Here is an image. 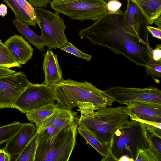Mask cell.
<instances>
[{"label": "cell", "instance_id": "28", "mask_svg": "<svg viewBox=\"0 0 161 161\" xmlns=\"http://www.w3.org/2000/svg\"><path fill=\"white\" fill-rule=\"evenodd\" d=\"M61 129L52 126H47L38 131L39 137L49 139L55 135Z\"/></svg>", "mask_w": 161, "mask_h": 161}, {"label": "cell", "instance_id": "12", "mask_svg": "<svg viewBox=\"0 0 161 161\" xmlns=\"http://www.w3.org/2000/svg\"><path fill=\"white\" fill-rule=\"evenodd\" d=\"M37 132L35 125L28 123H22L17 132L6 142L4 148L11 156V160L21 153Z\"/></svg>", "mask_w": 161, "mask_h": 161}, {"label": "cell", "instance_id": "19", "mask_svg": "<svg viewBox=\"0 0 161 161\" xmlns=\"http://www.w3.org/2000/svg\"><path fill=\"white\" fill-rule=\"evenodd\" d=\"M56 107L55 104L42 106L26 114V117L30 122L35 124L39 131L43 122L53 113Z\"/></svg>", "mask_w": 161, "mask_h": 161}, {"label": "cell", "instance_id": "37", "mask_svg": "<svg viewBox=\"0 0 161 161\" xmlns=\"http://www.w3.org/2000/svg\"><path fill=\"white\" fill-rule=\"evenodd\" d=\"M118 161H135L132 158H130L128 156L124 155L121 156L118 159Z\"/></svg>", "mask_w": 161, "mask_h": 161}, {"label": "cell", "instance_id": "10", "mask_svg": "<svg viewBox=\"0 0 161 161\" xmlns=\"http://www.w3.org/2000/svg\"><path fill=\"white\" fill-rule=\"evenodd\" d=\"M30 83L23 72L0 76V109L12 108L17 97Z\"/></svg>", "mask_w": 161, "mask_h": 161}, {"label": "cell", "instance_id": "32", "mask_svg": "<svg viewBox=\"0 0 161 161\" xmlns=\"http://www.w3.org/2000/svg\"><path fill=\"white\" fill-rule=\"evenodd\" d=\"M156 48L152 49V60L156 61H161V44H158Z\"/></svg>", "mask_w": 161, "mask_h": 161}, {"label": "cell", "instance_id": "13", "mask_svg": "<svg viewBox=\"0 0 161 161\" xmlns=\"http://www.w3.org/2000/svg\"><path fill=\"white\" fill-rule=\"evenodd\" d=\"M126 112L129 117L161 122V104L156 103L135 101L126 103Z\"/></svg>", "mask_w": 161, "mask_h": 161}, {"label": "cell", "instance_id": "11", "mask_svg": "<svg viewBox=\"0 0 161 161\" xmlns=\"http://www.w3.org/2000/svg\"><path fill=\"white\" fill-rule=\"evenodd\" d=\"M123 24L127 32L149 41V32L147 26L150 25L137 5L132 0H127L126 8L123 13Z\"/></svg>", "mask_w": 161, "mask_h": 161}, {"label": "cell", "instance_id": "33", "mask_svg": "<svg viewBox=\"0 0 161 161\" xmlns=\"http://www.w3.org/2000/svg\"><path fill=\"white\" fill-rule=\"evenodd\" d=\"M147 28L153 37L161 39V29L154 27L149 25L147 26Z\"/></svg>", "mask_w": 161, "mask_h": 161}, {"label": "cell", "instance_id": "2", "mask_svg": "<svg viewBox=\"0 0 161 161\" xmlns=\"http://www.w3.org/2000/svg\"><path fill=\"white\" fill-rule=\"evenodd\" d=\"M77 126L90 133L110 149L116 131L129 123L126 106L106 107L97 109L89 102H78Z\"/></svg>", "mask_w": 161, "mask_h": 161}, {"label": "cell", "instance_id": "38", "mask_svg": "<svg viewBox=\"0 0 161 161\" xmlns=\"http://www.w3.org/2000/svg\"><path fill=\"white\" fill-rule=\"evenodd\" d=\"M153 23L158 26V28L161 29V16L156 19Z\"/></svg>", "mask_w": 161, "mask_h": 161}, {"label": "cell", "instance_id": "7", "mask_svg": "<svg viewBox=\"0 0 161 161\" xmlns=\"http://www.w3.org/2000/svg\"><path fill=\"white\" fill-rule=\"evenodd\" d=\"M104 0H53L49 3L55 12L82 22L95 21L106 12Z\"/></svg>", "mask_w": 161, "mask_h": 161}, {"label": "cell", "instance_id": "23", "mask_svg": "<svg viewBox=\"0 0 161 161\" xmlns=\"http://www.w3.org/2000/svg\"><path fill=\"white\" fill-rule=\"evenodd\" d=\"M22 123L16 121L0 127V145L7 142L17 132Z\"/></svg>", "mask_w": 161, "mask_h": 161}, {"label": "cell", "instance_id": "4", "mask_svg": "<svg viewBox=\"0 0 161 161\" xmlns=\"http://www.w3.org/2000/svg\"><path fill=\"white\" fill-rule=\"evenodd\" d=\"M150 147V140L146 127L133 120L118 129L113 136L110 150L118 161L126 155L135 160L138 151Z\"/></svg>", "mask_w": 161, "mask_h": 161}, {"label": "cell", "instance_id": "39", "mask_svg": "<svg viewBox=\"0 0 161 161\" xmlns=\"http://www.w3.org/2000/svg\"><path fill=\"white\" fill-rule=\"evenodd\" d=\"M2 43L1 40L0 39V43Z\"/></svg>", "mask_w": 161, "mask_h": 161}, {"label": "cell", "instance_id": "18", "mask_svg": "<svg viewBox=\"0 0 161 161\" xmlns=\"http://www.w3.org/2000/svg\"><path fill=\"white\" fill-rule=\"evenodd\" d=\"M77 131L102 156L101 161H107L111 154L108 147L92 134L78 126Z\"/></svg>", "mask_w": 161, "mask_h": 161}, {"label": "cell", "instance_id": "25", "mask_svg": "<svg viewBox=\"0 0 161 161\" xmlns=\"http://www.w3.org/2000/svg\"><path fill=\"white\" fill-rule=\"evenodd\" d=\"M146 75H149L152 78L161 77V61H156L149 59L144 67Z\"/></svg>", "mask_w": 161, "mask_h": 161}, {"label": "cell", "instance_id": "20", "mask_svg": "<svg viewBox=\"0 0 161 161\" xmlns=\"http://www.w3.org/2000/svg\"><path fill=\"white\" fill-rule=\"evenodd\" d=\"M13 23L18 31L23 35L40 52L44 49L45 45L41 37L36 34L25 23L17 19L13 21Z\"/></svg>", "mask_w": 161, "mask_h": 161}, {"label": "cell", "instance_id": "8", "mask_svg": "<svg viewBox=\"0 0 161 161\" xmlns=\"http://www.w3.org/2000/svg\"><path fill=\"white\" fill-rule=\"evenodd\" d=\"M56 98L52 86L30 83L13 103L12 108L26 114L42 106L55 104Z\"/></svg>", "mask_w": 161, "mask_h": 161}, {"label": "cell", "instance_id": "17", "mask_svg": "<svg viewBox=\"0 0 161 161\" xmlns=\"http://www.w3.org/2000/svg\"><path fill=\"white\" fill-rule=\"evenodd\" d=\"M137 5L149 25L161 15V0H132Z\"/></svg>", "mask_w": 161, "mask_h": 161}, {"label": "cell", "instance_id": "31", "mask_svg": "<svg viewBox=\"0 0 161 161\" xmlns=\"http://www.w3.org/2000/svg\"><path fill=\"white\" fill-rule=\"evenodd\" d=\"M34 7L44 8L53 0H27Z\"/></svg>", "mask_w": 161, "mask_h": 161}, {"label": "cell", "instance_id": "24", "mask_svg": "<svg viewBox=\"0 0 161 161\" xmlns=\"http://www.w3.org/2000/svg\"><path fill=\"white\" fill-rule=\"evenodd\" d=\"M21 66L14 60L4 44L0 43V67L10 68Z\"/></svg>", "mask_w": 161, "mask_h": 161}, {"label": "cell", "instance_id": "3", "mask_svg": "<svg viewBox=\"0 0 161 161\" xmlns=\"http://www.w3.org/2000/svg\"><path fill=\"white\" fill-rule=\"evenodd\" d=\"M58 108L69 110L78 102H89L97 109L112 105L114 101L104 91L86 81L81 82L69 78L52 86Z\"/></svg>", "mask_w": 161, "mask_h": 161}, {"label": "cell", "instance_id": "29", "mask_svg": "<svg viewBox=\"0 0 161 161\" xmlns=\"http://www.w3.org/2000/svg\"><path fill=\"white\" fill-rule=\"evenodd\" d=\"M16 0L21 7L25 11L31 19L36 22L34 7L27 0Z\"/></svg>", "mask_w": 161, "mask_h": 161}, {"label": "cell", "instance_id": "34", "mask_svg": "<svg viewBox=\"0 0 161 161\" xmlns=\"http://www.w3.org/2000/svg\"><path fill=\"white\" fill-rule=\"evenodd\" d=\"M11 158L10 155L4 149H0V161H10Z\"/></svg>", "mask_w": 161, "mask_h": 161}, {"label": "cell", "instance_id": "26", "mask_svg": "<svg viewBox=\"0 0 161 161\" xmlns=\"http://www.w3.org/2000/svg\"><path fill=\"white\" fill-rule=\"evenodd\" d=\"M60 49L65 52L74 55L79 58L89 61L92 57V55L83 52L78 49L75 45L70 42Z\"/></svg>", "mask_w": 161, "mask_h": 161}, {"label": "cell", "instance_id": "6", "mask_svg": "<svg viewBox=\"0 0 161 161\" xmlns=\"http://www.w3.org/2000/svg\"><path fill=\"white\" fill-rule=\"evenodd\" d=\"M36 22L41 31L40 37L45 46L49 49L61 48L67 44L66 28L59 13H54L42 8L34 7Z\"/></svg>", "mask_w": 161, "mask_h": 161}, {"label": "cell", "instance_id": "15", "mask_svg": "<svg viewBox=\"0 0 161 161\" xmlns=\"http://www.w3.org/2000/svg\"><path fill=\"white\" fill-rule=\"evenodd\" d=\"M43 70L45 80L42 83L48 86H52L64 80L63 73L57 56L51 50H47L44 55Z\"/></svg>", "mask_w": 161, "mask_h": 161}, {"label": "cell", "instance_id": "14", "mask_svg": "<svg viewBox=\"0 0 161 161\" xmlns=\"http://www.w3.org/2000/svg\"><path fill=\"white\" fill-rule=\"evenodd\" d=\"M14 60L19 64H25L32 57L33 49L21 36L14 35L4 43Z\"/></svg>", "mask_w": 161, "mask_h": 161}, {"label": "cell", "instance_id": "5", "mask_svg": "<svg viewBox=\"0 0 161 161\" xmlns=\"http://www.w3.org/2000/svg\"><path fill=\"white\" fill-rule=\"evenodd\" d=\"M77 125L62 128L52 138L38 136L34 161H68L77 143Z\"/></svg>", "mask_w": 161, "mask_h": 161}, {"label": "cell", "instance_id": "1", "mask_svg": "<svg viewBox=\"0 0 161 161\" xmlns=\"http://www.w3.org/2000/svg\"><path fill=\"white\" fill-rule=\"evenodd\" d=\"M123 12L107 11L92 25L80 29L78 35L93 45L105 47L116 54L124 56L130 62L144 67L152 59V48L149 41L126 31L123 25Z\"/></svg>", "mask_w": 161, "mask_h": 161}, {"label": "cell", "instance_id": "16", "mask_svg": "<svg viewBox=\"0 0 161 161\" xmlns=\"http://www.w3.org/2000/svg\"><path fill=\"white\" fill-rule=\"evenodd\" d=\"M77 113L72 110L59 108L56 105L53 113L43 122L39 131L49 126L62 129L73 125L76 123Z\"/></svg>", "mask_w": 161, "mask_h": 161}, {"label": "cell", "instance_id": "27", "mask_svg": "<svg viewBox=\"0 0 161 161\" xmlns=\"http://www.w3.org/2000/svg\"><path fill=\"white\" fill-rule=\"evenodd\" d=\"M161 161L159 158L150 147L143 150H139L138 152L135 161Z\"/></svg>", "mask_w": 161, "mask_h": 161}, {"label": "cell", "instance_id": "21", "mask_svg": "<svg viewBox=\"0 0 161 161\" xmlns=\"http://www.w3.org/2000/svg\"><path fill=\"white\" fill-rule=\"evenodd\" d=\"M39 132L32 138L21 153L15 158V161H34L37 149Z\"/></svg>", "mask_w": 161, "mask_h": 161}, {"label": "cell", "instance_id": "36", "mask_svg": "<svg viewBox=\"0 0 161 161\" xmlns=\"http://www.w3.org/2000/svg\"><path fill=\"white\" fill-rule=\"evenodd\" d=\"M7 13V8L4 4H0V16L2 17L5 16Z\"/></svg>", "mask_w": 161, "mask_h": 161}, {"label": "cell", "instance_id": "22", "mask_svg": "<svg viewBox=\"0 0 161 161\" xmlns=\"http://www.w3.org/2000/svg\"><path fill=\"white\" fill-rule=\"evenodd\" d=\"M14 13L16 19L27 25L36 27V22L30 17L21 7L16 0H3Z\"/></svg>", "mask_w": 161, "mask_h": 161}, {"label": "cell", "instance_id": "30", "mask_svg": "<svg viewBox=\"0 0 161 161\" xmlns=\"http://www.w3.org/2000/svg\"><path fill=\"white\" fill-rule=\"evenodd\" d=\"M122 4L118 0H109L106 3L107 11L114 12L120 9Z\"/></svg>", "mask_w": 161, "mask_h": 161}, {"label": "cell", "instance_id": "35", "mask_svg": "<svg viewBox=\"0 0 161 161\" xmlns=\"http://www.w3.org/2000/svg\"><path fill=\"white\" fill-rule=\"evenodd\" d=\"M15 72V71L9 68L0 67V76L11 74Z\"/></svg>", "mask_w": 161, "mask_h": 161}, {"label": "cell", "instance_id": "9", "mask_svg": "<svg viewBox=\"0 0 161 161\" xmlns=\"http://www.w3.org/2000/svg\"><path fill=\"white\" fill-rule=\"evenodd\" d=\"M105 92L114 102L121 104L135 101L147 102L161 104V90L156 87L136 88L114 86Z\"/></svg>", "mask_w": 161, "mask_h": 161}]
</instances>
